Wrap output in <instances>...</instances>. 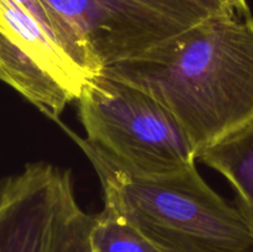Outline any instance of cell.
I'll use <instances>...</instances> for the list:
<instances>
[{
	"label": "cell",
	"mask_w": 253,
	"mask_h": 252,
	"mask_svg": "<svg viewBox=\"0 0 253 252\" xmlns=\"http://www.w3.org/2000/svg\"><path fill=\"white\" fill-rule=\"evenodd\" d=\"M0 35L79 96L88 76L16 0H0Z\"/></svg>",
	"instance_id": "6"
},
{
	"label": "cell",
	"mask_w": 253,
	"mask_h": 252,
	"mask_svg": "<svg viewBox=\"0 0 253 252\" xmlns=\"http://www.w3.org/2000/svg\"><path fill=\"white\" fill-rule=\"evenodd\" d=\"M77 101L85 140L126 169L162 175L195 165L184 128L143 89L98 73L85 79Z\"/></svg>",
	"instance_id": "3"
},
{
	"label": "cell",
	"mask_w": 253,
	"mask_h": 252,
	"mask_svg": "<svg viewBox=\"0 0 253 252\" xmlns=\"http://www.w3.org/2000/svg\"><path fill=\"white\" fill-rule=\"evenodd\" d=\"M221 1L226 6V9L230 10L231 12H236V14H246V12H250L247 0H221Z\"/></svg>",
	"instance_id": "11"
},
{
	"label": "cell",
	"mask_w": 253,
	"mask_h": 252,
	"mask_svg": "<svg viewBox=\"0 0 253 252\" xmlns=\"http://www.w3.org/2000/svg\"><path fill=\"white\" fill-rule=\"evenodd\" d=\"M94 221L69 170L35 162L0 180V252H91Z\"/></svg>",
	"instance_id": "5"
},
{
	"label": "cell",
	"mask_w": 253,
	"mask_h": 252,
	"mask_svg": "<svg viewBox=\"0 0 253 252\" xmlns=\"http://www.w3.org/2000/svg\"><path fill=\"white\" fill-rule=\"evenodd\" d=\"M62 127L93 165L104 208L135 226L160 252H253V237L237 208L203 179L197 163L169 174H138Z\"/></svg>",
	"instance_id": "2"
},
{
	"label": "cell",
	"mask_w": 253,
	"mask_h": 252,
	"mask_svg": "<svg viewBox=\"0 0 253 252\" xmlns=\"http://www.w3.org/2000/svg\"><path fill=\"white\" fill-rule=\"evenodd\" d=\"M198 160L229 180L253 237V119L200 151Z\"/></svg>",
	"instance_id": "7"
},
{
	"label": "cell",
	"mask_w": 253,
	"mask_h": 252,
	"mask_svg": "<svg viewBox=\"0 0 253 252\" xmlns=\"http://www.w3.org/2000/svg\"><path fill=\"white\" fill-rule=\"evenodd\" d=\"M91 252H160L135 226L104 208L90 232Z\"/></svg>",
	"instance_id": "8"
},
{
	"label": "cell",
	"mask_w": 253,
	"mask_h": 252,
	"mask_svg": "<svg viewBox=\"0 0 253 252\" xmlns=\"http://www.w3.org/2000/svg\"><path fill=\"white\" fill-rule=\"evenodd\" d=\"M17 4L21 5L29 14H31L35 19L37 20L40 25L44 29V31L49 35L52 40L59 46L58 40H57V31L54 26L53 20L51 19L48 12L46 11L43 5L41 4L40 0H16ZM61 47V46H59Z\"/></svg>",
	"instance_id": "9"
},
{
	"label": "cell",
	"mask_w": 253,
	"mask_h": 252,
	"mask_svg": "<svg viewBox=\"0 0 253 252\" xmlns=\"http://www.w3.org/2000/svg\"><path fill=\"white\" fill-rule=\"evenodd\" d=\"M61 48L88 77L212 15L197 0H40Z\"/></svg>",
	"instance_id": "4"
},
{
	"label": "cell",
	"mask_w": 253,
	"mask_h": 252,
	"mask_svg": "<svg viewBox=\"0 0 253 252\" xmlns=\"http://www.w3.org/2000/svg\"><path fill=\"white\" fill-rule=\"evenodd\" d=\"M99 73L138 86L172 113L197 155L253 119V16L210 15Z\"/></svg>",
	"instance_id": "1"
},
{
	"label": "cell",
	"mask_w": 253,
	"mask_h": 252,
	"mask_svg": "<svg viewBox=\"0 0 253 252\" xmlns=\"http://www.w3.org/2000/svg\"><path fill=\"white\" fill-rule=\"evenodd\" d=\"M197 1L202 4L205 9L209 10L212 15L235 14V12H231L230 10L226 9V6L222 4L221 0H197Z\"/></svg>",
	"instance_id": "10"
},
{
	"label": "cell",
	"mask_w": 253,
	"mask_h": 252,
	"mask_svg": "<svg viewBox=\"0 0 253 252\" xmlns=\"http://www.w3.org/2000/svg\"><path fill=\"white\" fill-rule=\"evenodd\" d=\"M200 5H202V4H200Z\"/></svg>",
	"instance_id": "12"
}]
</instances>
